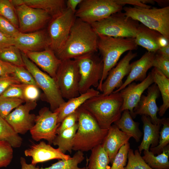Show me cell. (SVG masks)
Masks as SVG:
<instances>
[{"instance_id": "4", "label": "cell", "mask_w": 169, "mask_h": 169, "mask_svg": "<svg viewBox=\"0 0 169 169\" xmlns=\"http://www.w3.org/2000/svg\"><path fill=\"white\" fill-rule=\"evenodd\" d=\"M98 35L97 49L101 55L103 64L102 76L97 88L99 91L109 72L116 65L121 56L127 51L136 49L138 45L135 38Z\"/></svg>"}, {"instance_id": "50", "label": "cell", "mask_w": 169, "mask_h": 169, "mask_svg": "<svg viewBox=\"0 0 169 169\" xmlns=\"http://www.w3.org/2000/svg\"><path fill=\"white\" fill-rule=\"evenodd\" d=\"M14 45V38L0 31V49H2Z\"/></svg>"}, {"instance_id": "8", "label": "cell", "mask_w": 169, "mask_h": 169, "mask_svg": "<svg viewBox=\"0 0 169 169\" xmlns=\"http://www.w3.org/2000/svg\"><path fill=\"white\" fill-rule=\"evenodd\" d=\"M124 6L115 0H83L74 14L76 18L91 25L121 11Z\"/></svg>"}, {"instance_id": "3", "label": "cell", "mask_w": 169, "mask_h": 169, "mask_svg": "<svg viewBox=\"0 0 169 169\" xmlns=\"http://www.w3.org/2000/svg\"><path fill=\"white\" fill-rule=\"evenodd\" d=\"M77 111L78 128L73 140V150L88 151L102 144L108 130L101 128L94 117L82 107Z\"/></svg>"}, {"instance_id": "18", "label": "cell", "mask_w": 169, "mask_h": 169, "mask_svg": "<svg viewBox=\"0 0 169 169\" xmlns=\"http://www.w3.org/2000/svg\"><path fill=\"white\" fill-rule=\"evenodd\" d=\"M147 89V95H142L139 103L134 109V115L136 117L137 115L147 116L150 117L153 124L161 123V119L157 116L159 108L156 105V100L160 93L158 87L154 83Z\"/></svg>"}, {"instance_id": "30", "label": "cell", "mask_w": 169, "mask_h": 169, "mask_svg": "<svg viewBox=\"0 0 169 169\" xmlns=\"http://www.w3.org/2000/svg\"><path fill=\"white\" fill-rule=\"evenodd\" d=\"M78 128L77 122L72 127L65 130L57 135L52 144L58 146V148L62 153L67 152L71 153L73 150V140Z\"/></svg>"}, {"instance_id": "10", "label": "cell", "mask_w": 169, "mask_h": 169, "mask_svg": "<svg viewBox=\"0 0 169 169\" xmlns=\"http://www.w3.org/2000/svg\"><path fill=\"white\" fill-rule=\"evenodd\" d=\"M76 19L74 13L66 8L50 20L48 29L49 48L55 54L64 45Z\"/></svg>"}, {"instance_id": "24", "label": "cell", "mask_w": 169, "mask_h": 169, "mask_svg": "<svg viewBox=\"0 0 169 169\" xmlns=\"http://www.w3.org/2000/svg\"><path fill=\"white\" fill-rule=\"evenodd\" d=\"M100 94L99 91L91 88L85 92L65 101L54 111L58 113V123H60L66 116L75 111L88 99Z\"/></svg>"}, {"instance_id": "1", "label": "cell", "mask_w": 169, "mask_h": 169, "mask_svg": "<svg viewBox=\"0 0 169 169\" xmlns=\"http://www.w3.org/2000/svg\"><path fill=\"white\" fill-rule=\"evenodd\" d=\"M98 35L91 25L76 18L63 48L55 54L61 61L98 51Z\"/></svg>"}, {"instance_id": "13", "label": "cell", "mask_w": 169, "mask_h": 169, "mask_svg": "<svg viewBox=\"0 0 169 169\" xmlns=\"http://www.w3.org/2000/svg\"><path fill=\"white\" fill-rule=\"evenodd\" d=\"M19 31L22 33L37 31L43 27L52 17L46 11L25 4L16 6Z\"/></svg>"}, {"instance_id": "12", "label": "cell", "mask_w": 169, "mask_h": 169, "mask_svg": "<svg viewBox=\"0 0 169 169\" xmlns=\"http://www.w3.org/2000/svg\"><path fill=\"white\" fill-rule=\"evenodd\" d=\"M58 114V112L52 111L46 107L40 110L36 116L35 124L30 131L34 140L38 141L44 139L49 144H52L60 124L57 123Z\"/></svg>"}, {"instance_id": "2", "label": "cell", "mask_w": 169, "mask_h": 169, "mask_svg": "<svg viewBox=\"0 0 169 169\" xmlns=\"http://www.w3.org/2000/svg\"><path fill=\"white\" fill-rule=\"evenodd\" d=\"M123 99L119 92L104 95L102 94L90 98L81 106L95 119L100 128L108 130L121 115Z\"/></svg>"}, {"instance_id": "28", "label": "cell", "mask_w": 169, "mask_h": 169, "mask_svg": "<svg viewBox=\"0 0 169 169\" xmlns=\"http://www.w3.org/2000/svg\"><path fill=\"white\" fill-rule=\"evenodd\" d=\"M120 118L114 124L122 131L133 137L138 142L142 136L139 123L134 121L128 110H124Z\"/></svg>"}, {"instance_id": "29", "label": "cell", "mask_w": 169, "mask_h": 169, "mask_svg": "<svg viewBox=\"0 0 169 169\" xmlns=\"http://www.w3.org/2000/svg\"><path fill=\"white\" fill-rule=\"evenodd\" d=\"M142 157L152 169H169V145L160 154L155 156L149 150H145Z\"/></svg>"}, {"instance_id": "45", "label": "cell", "mask_w": 169, "mask_h": 169, "mask_svg": "<svg viewBox=\"0 0 169 169\" xmlns=\"http://www.w3.org/2000/svg\"><path fill=\"white\" fill-rule=\"evenodd\" d=\"M38 87L32 84H24L23 89V97L26 102L36 101L40 95Z\"/></svg>"}, {"instance_id": "16", "label": "cell", "mask_w": 169, "mask_h": 169, "mask_svg": "<svg viewBox=\"0 0 169 169\" xmlns=\"http://www.w3.org/2000/svg\"><path fill=\"white\" fill-rule=\"evenodd\" d=\"M154 83L153 76L150 72L140 83L132 82L119 92L123 99L122 111L128 110L132 118H135L134 109L139 103L144 91Z\"/></svg>"}, {"instance_id": "46", "label": "cell", "mask_w": 169, "mask_h": 169, "mask_svg": "<svg viewBox=\"0 0 169 169\" xmlns=\"http://www.w3.org/2000/svg\"><path fill=\"white\" fill-rule=\"evenodd\" d=\"M77 109L73 113L66 116L62 121L57 130V135L65 130L74 126L78 122Z\"/></svg>"}, {"instance_id": "26", "label": "cell", "mask_w": 169, "mask_h": 169, "mask_svg": "<svg viewBox=\"0 0 169 169\" xmlns=\"http://www.w3.org/2000/svg\"><path fill=\"white\" fill-rule=\"evenodd\" d=\"M14 6L25 4L30 7L41 9L47 12L54 17L58 15L66 8L64 0H12Z\"/></svg>"}, {"instance_id": "25", "label": "cell", "mask_w": 169, "mask_h": 169, "mask_svg": "<svg viewBox=\"0 0 169 169\" xmlns=\"http://www.w3.org/2000/svg\"><path fill=\"white\" fill-rule=\"evenodd\" d=\"M141 120L143 124V136L142 141L138 146V151L141 153L143 150H149L151 147H154L158 144L160 127L161 123L153 124L150 117L142 115Z\"/></svg>"}, {"instance_id": "7", "label": "cell", "mask_w": 169, "mask_h": 169, "mask_svg": "<svg viewBox=\"0 0 169 169\" xmlns=\"http://www.w3.org/2000/svg\"><path fill=\"white\" fill-rule=\"evenodd\" d=\"M22 55L25 68L33 77L37 85L42 90L50 110L54 111L65 102L60 92L55 80L44 72L32 61L24 53Z\"/></svg>"}, {"instance_id": "22", "label": "cell", "mask_w": 169, "mask_h": 169, "mask_svg": "<svg viewBox=\"0 0 169 169\" xmlns=\"http://www.w3.org/2000/svg\"><path fill=\"white\" fill-rule=\"evenodd\" d=\"M156 53L146 52L139 59L131 64V68L128 76L120 87L113 92H120L134 81L141 82L146 77V73L153 67Z\"/></svg>"}, {"instance_id": "19", "label": "cell", "mask_w": 169, "mask_h": 169, "mask_svg": "<svg viewBox=\"0 0 169 169\" xmlns=\"http://www.w3.org/2000/svg\"><path fill=\"white\" fill-rule=\"evenodd\" d=\"M24 152L25 156L32 158L31 164L35 166L38 163L52 159L67 160L71 157L62 153L58 148H54L43 141L33 144Z\"/></svg>"}, {"instance_id": "23", "label": "cell", "mask_w": 169, "mask_h": 169, "mask_svg": "<svg viewBox=\"0 0 169 169\" xmlns=\"http://www.w3.org/2000/svg\"><path fill=\"white\" fill-rule=\"evenodd\" d=\"M131 137L130 136L122 131L115 124L110 126L102 144L108 156L110 163L112 164L120 148L128 142Z\"/></svg>"}, {"instance_id": "55", "label": "cell", "mask_w": 169, "mask_h": 169, "mask_svg": "<svg viewBox=\"0 0 169 169\" xmlns=\"http://www.w3.org/2000/svg\"></svg>"}, {"instance_id": "9", "label": "cell", "mask_w": 169, "mask_h": 169, "mask_svg": "<svg viewBox=\"0 0 169 169\" xmlns=\"http://www.w3.org/2000/svg\"><path fill=\"white\" fill-rule=\"evenodd\" d=\"M95 54H87L74 59L77 63L80 75L79 85L80 94L85 92L92 87L97 88L102 76V58Z\"/></svg>"}, {"instance_id": "48", "label": "cell", "mask_w": 169, "mask_h": 169, "mask_svg": "<svg viewBox=\"0 0 169 169\" xmlns=\"http://www.w3.org/2000/svg\"><path fill=\"white\" fill-rule=\"evenodd\" d=\"M15 66L0 59V76L13 75Z\"/></svg>"}, {"instance_id": "35", "label": "cell", "mask_w": 169, "mask_h": 169, "mask_svg": "<svg viewBox=\"0 0 169 169\" xmlns=\"http://www.w3.org/2000/svg\"><path fill=\"white\" fill-rule=\"evenodd\" d=\"M161 123L163 127L160 132L158 144L157 146L150 148V151L155 155L161 153L169 143V118H162Z\"/></svg>"}, {"instance_id": "21", "label": "cell", "mask_w": 169, "mask_h": 169, "mask_svg": "<svg viewBox=\"0 0 169 169\" xmlns=\"http://www.w3.org/2000/svg\"><path fill=\"white\" fill-rule=\"evenodd\" d=\"M24 53L32 61L55 80L57 72L62 61L53 50L48 48L42 51L27 52Z\"/></svg>"}, {"instance_id": "38", "label": "cell", "mask_w": 169, "mask_h": 169, "mask_svg": "<svg viewBox=\"0 0 169 169\" xmlns=\"http://www.w3.org/2000/svg\"><path fill=\"white\" fill-rule=\"evenodd\" d=\"M24 102L20 99L0 97V115L5 119L13 109Z\"/></svg>"}, {"instance_id": "11", "label": "cell", "mask_w": 169, "mask_h": 169, "mask_svg": "<svg viewBox=\"0 0 169 169\" xmlns=\"http://www.w3.org/2000/svg\"><path fill=\"white\" fill-rule=\"evenodd\" d=\"M80 75L74 59L62 61L57 70L56 81L62 97L68 100L79 96Z\"/></svg>"}, {"instance_id": "15", "label": "cell", "mask_w": 169, "mask_h": 169, "mask_svg": "<svg viewBox=\"0 0 169 169\" xmlns=\"http://www.w3.org/2000/svg\"><path fill=\"white\" fill-rule=\"evenodd\" d=\"M136 56V53L129 51L116 66L109 71L99 90L102 92L101 94L109 95L112 93L115 89H117L121 86L123 83V79L130 72V61Z\"/></svg>"}, {"instance_id": "14", "label": "cell", "mask_w": 169, "mask_h": 169, "mask_svg": "<svg viewBox=\"0 0 169 169\" xmlns=\"http://www.w3.org/2000/svg\"><path fill=\"white\" fill-rule=\"evenodd\" d=\"M37 105L36 101L26 102L15 109L5 119L16 132L25 134L35 124L36 115L30 112Z\"/></svg>"}, {"instance_id": "39", "label": "cell", "mask_w": 169, "mask_h": 169, "mask_svg": "<svg viewBox=\"0 0 169 169\" xmlns=\"http://www.w3.org/2000/svg\"><path fill=\"white\" fill-rule=\"evenodd\" d=\"M130 148L129 142L121 147L115 157L110 169H124L126 166L128 152Z\"/></svg>"}, {"instance_id": "40", "label": "cell", "mask_w": 169, "mask_h": 169, "mask_svg": "<svg viewBox=\"0 0 169 169\" xmlns=\"http://www.w3.org/2000/svg\"><path fill=\"white\" fill-rule=\"evenodd\" d=\"M13 148L8 142L0 141V167H6L11 162L13 156Z\"/></svg>"}, {"instance_id": "6", "label": "cell", "mask_w": 169, "mask_h": 169, "mask_svg": "<svg viewBox=\"0 0 169 169\" xmlns=\"http://www.w3.org/2000/svg\"><path fill=\"white\" fill-rule=\"evenodd\" d=\"M139 24V22L120 11L91 25L97 34L115 38H135Z\"/></svg>"}, {"instance_id": "34", "label": "cell", "mask_w": 169, "mask_h": 169, "mask_svg": "<svg viewBox=\"0 0 169 169\" xmlns=\"http://www.w3.org/2000/svg\"><path fill=\"white\" fill-rule=\"evenodd\" d=\"M0 59L15 66L25 67L21 51L14 45L2 49Z\"/></svg>"}, {"instance_id": "17", "label": "cell", "mask_w": 169, "mask_h": 169, "mask_svg": "<svg viewBox=\"0 0 169 169\" xmlns=\"http://www.w3.org/2000/svg\"><path fill=\"white\" fill-rule=\"evenodd\" d=\"M14 45L22 52L38 51L49 48L48 35L43 30L31 33L19 32L14 38Z\"/></svg>"}, {"instance_id": "33", "label": "cell", "mask_w": 169, "mask_h": 169, "mask_svg": "<svg viewBox=\"0 0 169 169\" xmlns=\"http://www.w3.org/2000/svg\"><path fill=\"white\" fill-rule=\"evenodd\" d=\"M84 154L83 152L77 151L71 158L67 159H59L56 163L50 166L40 169H87V167L80 168L78 165L84 159Z\"/></svg>"}, {"instance_id": "20", "label": "cell", "mask_w": 169, "mask_h": 169, "mask_svg": "<svg viewBox=\"0 0 169 169\" xmlns=\"http://www.w3.org/2000/svg\"><path fill=\"white\" fill-rule=\"evenodd\" d=\"M135 40L137 45L146 49L148 52L156 53L161 47L169 44L159 32L142 24H139Z\"/></svg>"}, {"instance_id": "51", "label": "cell", "mask_w": 169, "mask_h": 169, "mask_svg": "<svg viewBox=\"0 0 169 169\" xmlns=\"http://www.w3.org/2000/svg\"><path fill=\"white\" fill-rule=\"evenodd\" d=\"M83 0H68L66 1V8L71 9L75 13L77 7L79 5Z\"/></svg>"}, {"instance_id": "37", "label": "cell", "mask_w": 169, "mask_h": 169, "mask_svg": "<svg viewBox=\"0 0 169 169\" xmlns=\"http://www.w3.org/2000/svg\"><path fill=\"white\" fill-rule=\"evenodd\" d=\"M138 150L134 152L130 148L127 155L128 163L124 169H152L144 161Z\"/></svg>"}, {"instance_id": "31", "label": "cell", "mask_w": 169, "mask_h": 169, "mask_svg": "<svg viewBox=\"0 0 169 169\" xmlns=\"http://www.w3.org/2000/svg\"><path fill=\"white\" fill-rule=\"evenodd\" d=\"M87 169H110V163L108 156L102 144L94 147L91 150Z\"/></svg>"}, {"instance_id": "52", "label": "cell", "mask_w": 169, "mask_h": 169, "mask_svg": "<svg viewBox=\"0 0 169 169\" xmlns=\"http://www.w3.org/2000/svg\"><path fill=\"white\" fill-rule=\"evenodd\" d=\"M20 163L21 166V169H40L31 164H28L27 163L25 159L23 157L20 158Z\"/></svg>"}, {"instance_id": "47", "label": "cell", "mask_w": 169, "mask_h": 169, "mask_svg": "<svg viewBox=\"0 0 169 169\" xmlns=\"http://www.w3.org/2000/svg\"><path fill=\"white\" fill-rule=\"evenodd\" d=\"M21 84L13 75L0 76V96L10 86Z\"/></svg>"}, {"instance_id": "32", "label": "cell", "mask_w": 169, "mask_h": 169, "mask_svg": "<svg viewBox=\"0 0 169 169\" xmlns=\"http://www.w3.org/2000/svg\"><path fill=\"white\" fill-rule=\"evenodd\" d=\"M0 141H6L15 148L20 147L23 141L22 138L18 134L0 115Z\"/></svg>"}, {"instance_id": "44", "label": "cell", "mask_w": 169, "mask_h": 169, "mask_svg": "<svg viewBox=\"0 0 169 169\" xmlns=\"http://www.w3.org/2000/svg\"><path fill=\"white\" fill-rule=\"evenodd\" d=\"M0 31L14 38L20 32L18 29L10 22L0 15Z\"/></svg>"}, {"instance_id": "36", "label": "cell", "mask_w": 169, "mask_h": 169, "mask_svg": "<svg viewBox=\"0 0 169 169\" xmlns=\"http://www.w3.org/2000/svg\"><path fill=\"white\" fill-rule=\"evenodd\" d=\"M0 15L18 29V20L16 9L10 0H0Z\"/></svg>"}, {"instance_id": "27", "label": "cell", "mask_w": 169, "mask_h": 169, "mask_svg": "<svg viewBox=\"0 0 169 169\" xmlns=\"http://www.w3.org/2000/svg\"><path fill=\"white\" fill-rule=\"evenodd\" d=\"M151 73L154 83L157 86L161 95L163 103L159 108L158 112L159 116H162L169 107V78L155 67Z\"/></svg>"}, {"instance_id": "43", "label": "cell", "mask_w": 169, "mask_h": 169, "mask_svg": "<svg viewBox=\"0 0 169 169\" xmlns=\"http://www.w3.org/2000/svg\"><path fill=\"white\" fill-rule=\"evenodd\" d=\"M24 85V84H13L9 87L0 96V97L18 98L24 100L23 97Z\"/></svg>"}, {"instance_id": "54", "label": "cell", "mask_w": 169, "mask_h": 169, "mask_svg": "<svg viewBox=\"0 0 169 169\" xmlns=\"http://www.w3.org/2000/svg\"><path fill=\"white\" fill-rule=\"evenodd\" d=\"M1 50H2V49H0V53L1 52Z\"/></svg>"}, {"instance_id": "41", "label": "cell", "mask_w": 169, "mask_h": 169, "mask_svg": "<svg viewBox=\"0 0 169 169\" xmlns=\"http://www.w3.org/2000/svg\"><path fill=\"white\" fill-rule=\"evenodd\" d=\"M24 67L15 66L13 75L16 78L21 84H32L37 86L32 75Z\"/></svg>"}, {"instance_id": "42", "label": "cell", "mask_w": 169, "mask_h": 169, "mask_svg": "<svg viewBox=\"0 0 169 169\" xmlns=\"http://www.w3.org/2000/svg\"><path fill=\"white\" fill-rule=\"evenodd\" d=\"M153 67L158 69L167 78H169V59L156 52L154 59Z\"/></svg>"}, {"instance_id": "53", "label": "cell", "mask_w": 169, "mask_h": 169, "mask_svg": "<svg viewBox=\"0 0 169 169\" xmlns=\"http://www.w3.org/2000/svg\"><path fill=\"white\" fill-rule=\"evenodd\" d=\"M156 52L164 57L169 59V44L161 47Z\"/></svg>"}, {"instance_id": "5", "label": "cell", "mask_w": 169, "mask_h": 169, "mask_svg": "<svg viewBox=\"0 0 169 169\" xmlns=\"http://www.w3.org/2000/svg\"><path fill=\"white\" fill-rule=\"evenodd\" d=\"M123 9L127 17L158 32L169 41V6L161 8L124 7Z\"/></svg>"}, {"instance_id": "49", "label": "cell", "mask_w": 169, "mask_h": 169, "mask_svg": "<svg viewBox=\"0 0 169 169\" xmlns=\"http://www.w3.org/2000/svg\"><path fill=\"white\" fill-rule=\"evenodd\" d=\"M115 1L116 3L123 5L125 4H130L134 6H138L146 8H151V6L147 4L149 3V0H115Z\"/></svg>"}]
</instances>
